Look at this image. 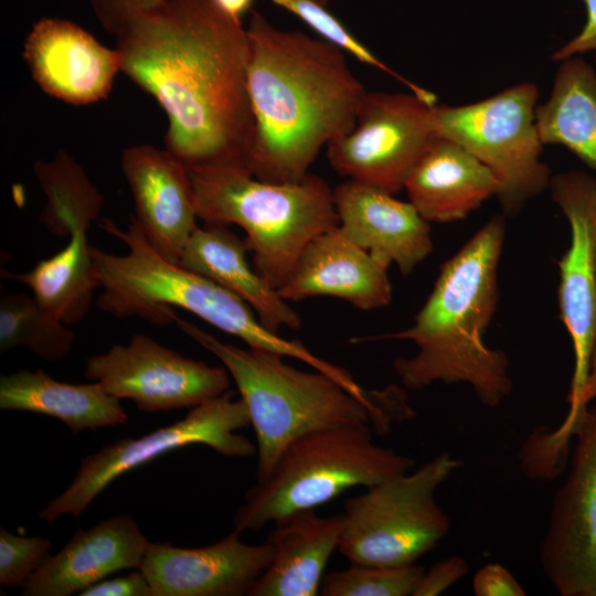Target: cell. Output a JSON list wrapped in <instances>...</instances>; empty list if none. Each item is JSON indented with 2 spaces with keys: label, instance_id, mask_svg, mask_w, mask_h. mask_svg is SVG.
Wrapping results in <instances>:
<instances>
[{
  "label": "cell",
  "instance_id": "1",
  "mask_svg": "<svg viewBox=\"0 0 596 596\" xmlns=\"http://www.w3.org/2000/svg\"><path fill=\"white\" fill-rule=\"evenodd\" d=\"M115 38L121 73L168 116L164 149L188 168L246 169L254 116L241 19L213 0H166Z\"/></svg>",
  "mask_w": 596,
  "mask_h": 596
},
{
  "label": "cell",
  "instance_id": "2",
  "mask_svg": "<svg viewBox=\"0 0 596 596\" xmlns=\"http://www.w3.org/2000/svg\"><path fill=\"white\" fill-rule=\"evenodd\" d=\"M246 30L254 116L246 169L263 181H300L321 148L354 127L366 91L328 41L280 30L257 11Z\"/></svg>",
  "mask_w": 596,
  "mask_h": 596
},
{
  "label": "cell",
  "instance_id": "3",
  "mask_svg": "<svg viewBox=\"0 0 596 596\" xmlns=\"http://www.w3.org/2000/svg\"><path fill=\"white\" fill-rule=\"evenodd\" d=\"M504 237L503 216L490 219L441 266L412 326L354 341L411 340L417 351L394 360L403 387L416 391L435 383H464L485 406H499L513 384L505 353L488 347L485 334L498 305Z\"/></svg>",
  "mask_w": 596,
  "mask_h": 596
},
{
  "label": "cell",
  "instance_id": "4",
  "mask_svg": "<svg viewBox=\"0 0 596 596\" xmlns=\"http://www.w3.org/2000/svg\"><path fill=\"white\" fill-rule=\"evenodd\" d=\"M100 227L127 247L126 254L115 255L91 246L95 276L103 289L96 301L100 310L116 318L138 317L166 326L175 321L173 308H182L249 348L299 360L342 386H352L354 379L345 369L316 355L298 340H287L266 328L244 300L224 287L162 257L135 216L126 228L107 217Z\"/></svg>",
  "mask_w": 596,
  "mask_h": 596
},
{
  "label": "cell",
  "instance_id": "5",
  "mask_svg": "<svg viewBox=\"0 0 596 596\" xmlns=\"http://www.w3.org/2000/svg\"><path fill=\"white\" fill-rule=\"evenodd\" d=\"M174 323L215 355L233 379L255 430L257 481L268 476L289 444L306 434L360 424L386 434L402 422L364 403L329 375L286 363L279 353L223 342L179 317Z\"/></svg>",
  "mask_w": 596,
  "mask_h": 596
},
{
  "label": "cell",
  "instance_id": "6",
  "mask_svg": "<svg viewBox=\"0 0 596 596\" xmlns=\"http://www.w3.org/2000/svg\"><path fill=\"white\" fill-rule=\"evenodd\" d=\"M189 173L198 219L243 228L255 270L276 290L306 245L339 224L333 190L319 175L268 182L237 166L195 167Z\"/></svg>",
  "mask_w": 596,
  "mask_h": 596
},
{
  "label": "cell",
  "instance_id": "7",
  "mask_svg": "<svg viewBox=\"0 0 596 596\" xmlns=\"http://www.w3.org/2000/svg\"><path fill=\"white\" fill-rule=\"evenodd\" d=\"M372 427L326 428L295 439L268 476L246 490L234 529L257 531L290 514L315 510L348 489L368 488L412 470L413 458L376 445Z\"/></svg>",
  "mask_w": 596,
  "mask_h": 596
},
{
  "label": "cell",
  "instance_id": "8",
  "mask_svg": "<svg viewBox=\"0 0 596 596\" xmlns=\"http://www.w3.org/2000/svg\"><path fill=\"white\" fill-rule=\"evenodd\" d=\"M460 466L459 459L441 453L415 470L348 499L338 551L350 563H416L450 530V520L437 503L436 492Z\"/></svg>",
  "mask_w": 596,
  "mask_h": 596
},
{
  "label": "cell",
  "instance_id": "9",
  "mask_svg": "<svg viewBox=\"0 0 596 596\" xmlns=\"http://www.w3.org/2000/svg\"><path fill=\"white\" fill-rule=\"evenodd\" d=\"M538 96L533 83H521L476 103L433 106L436 136L458 143L492 172L508 214L518 213L550 185L535 124Z\"/></svg>",
  "mask_w": 596,
  "mask_h": 596
},
{
  "label": "cell",
  "instance_id": "10",
  "mask_svg": "<svg viewBox=\"0 0 596 596\" xmlns=\"http://www.w3.org/2000/svg\"><path fill=\"white\" fill-rule=\"evenodd\" d=\"M249 425L245 403L227 391L192 407L180 421L138 438L116 440L87 455L73 481L38 517L49 524L63 515L79 517L116 478L184 446L205 445L227 457H251L256 446L238 433Z\"/></svg>",
  "mask_w": 596,
  "mask_h": 596
},
{
  "label": "cell",
  "instance_id": "11",
  "mask_svg": "<svg viewBox=\"0 0 596 596\" xmlns=\"http://www.w3.org/2000/svg\"><path fill=\"white\" fill-rule=\"evenodd\" d=\"M436 104L415 93L366 92L354 127L327 146L330 166L342 177L391 194L437 137Z\"/></svg>",
  "mask_w": 596,
  "mask_h": 596
},
{
  "label": "cell",
  "instance_id": "12",
  "mask_svg": "<svg viewBox=\"0 0 596 596\" xmlns=\"http://www.w3.org/2000/svg\"><path fill=\"white\" fill-rule=\"evenodd\" d=\"M85 376L146 413L192 408L223 395L231 385L224 366L187 358L143 333L87 358Z\"/></svg>",
  "mask_w": 596,
  "mask_h": 596
},
{
  "label": "cell",
  "instance_id": "13",
  "mask_svg": "<svg viewBox=\"0 0 596 596\" xmlns=\"http://www.w3.org/2000/svg\"><path fill=\"white\" fill-rule=\"evenodd\" d=\"M568 475L540 543L543 574L561 596H596V406L579 417Z\"/></svg>",
  "mask_w": 596,
  "mask_h": 596
},
{
  "label": "cell",
  "instance_id": "14",
  "mask_svg": "<svg viewBox=\"0 0 596 596\" xmlns=\"http://www.w3.org/2000/svg\"><path fill=\"white\" fill-rule=\"evenodd\" d=\"M549 187L571 232L570 245L558 260L557 290L560 316L574 353L571 405L585 385L596 338V178L574 170L551 178Z\"/></svg>",
  "mask_w": 596,
  "mask_h": 596
},
{
  "label": "cell",
  "instance_id": "15",
  "mask_svg": "<svg viewBox=\"0 0 596 596\" xmlns=\"http://www.w3.org/2000/svg\"><path fill=\"white\" fill-rule=\"evenodd\" d=\"M235 530L221 541L201 547H179L167 542L149 543L139 570L153 596L248 595L268 566L267 541L246 544Z\"/></svg>",
  "mask_w": 596,
  "mask_h": 596
},
{
  "label": "cell",
  "instance_id": "16",
  "mask_svg": "<svg viewBox=\"0 0 596 596\" xmlns=\"http://www.w3.org/2000/svg\"><path fill=\"white\" fill-rule=\"evenodd\" d=\"M23 57L43 92L73 105L106 98L121 72L116 47L108 49L78 24L57 18L41 19L32 26Z\"/></svg>",
  "mask_w": 596,
  "mask_h": 596
},
{
  "label": "cell",
  "instance_id": "17",
  "mask_svg": "<svg viewBox=\"0 0 596 596\" xmlns=\"http://www.w3.org/2000/svg\"><path fill=\"white\" fill-rule=\"evenodd\" d=\"M120 166L148 241L167 260L178 263L198 227L189 168L167 149L150 145L127 147Z\"/></svg>",
  "mask_w": 596,
  "mask_h": 596
},
{
  "label": "cell",
  "instance_id": "18",
  "mask_svg": "<svg viewBox=\"0 0 596 596\" xmlns=\"http://www.w3.org/2000/svg\"><path fill=\"white\" fill-rule=\"evenodd\" d=\"M389 267L355 244L338 224L306 245L277 291L287 301L331 296L360 310L379 309L392 299Z\"/></svg>",
  "mask_w": 596,
  "mask_h": 596
},
{
  "label": "cell",
  "instance_id": "19",
  "mask_svg": "<svg viewBox=\"0 0 596 596\" xmlns=\"http://www.w3.org/2000/svg\"><path fill=\"white\" fill-rule=\"evenodd\" d=\"M339 225L360 247L411 274L433 251L429 222L408 201L350 180L333 189Z\"/></svg>",
  "mask_w": 596,
  "mask_h": 596
},
{
  "label": "cell",
  "instance_id": "20",
  "mask_svg": "<svg viewBox=\"0 0 596 596\" xmlns=\"http://www.w3.org/2000/svg\"><path fill=\"white\" fill-rule=\"evenodd\" d=\"M149 541L130 514L103 520L74 532L53 556H47L22 587L24 596L79 594L109 574L139 568Z\"/></svg>",
  "mask_w": 596,
  "mask_h": 596
},
{
  "label": "cell",
  "instance_id": "21",
  "mask_svg": "<svg viewBox=\"0 0 596 596\" xmlns=\"http://www.w3.org/2000/svg\"><path fill=\"white\" fill-rule=\"evenodd\" d=\"M404 189L427 222L465 219L498 193L492 172L458 143L436 137L409 171Z\"/></svg>",
  "mask_w": 596,
  "mask_h": 596
},
{
  "label": "cell",
  "instance_id": "22",
  "mask_svg": "<svg viewBox=\"0 0 596 596\" xmlns=\"http://www.w3.org/2000/svg\"><path fill=\"white\" fill-rule=\"evenodd\" d=\"M273 524L266 539L270 562L248 596L317 595L326 565L339 546L342 513L320 517L315 510H306Z\"/></svg>",
  "mask_w": 596,
  "mask_h": 596
},
{
  "label": "cell",
  "instance_id": "23",
  "mask_svg": "<svg viewBox=\"0 0 596 596\" xmlns=\"http://www.w3.org/2000/svg\"><path fill=\"white\" fill-rule=\"evenodd\" d=\"M228 225L198 226L179 258L180 266L219 284L244 300L269 330L299 329L301 318L247 262L245 240Z\"/></svg>",
  "mask_w": 596,
  "mask_h": 596
},
{
  "label": "cell",
  "instance_id": "24",
  "mask_svg": "<svg viewBox=\"0 0 596 596\" xmlns=\"http://www.w3.org/2000/svg\"><path fill=\"white\" fill-rule=\"evenodd\" d=\"M120 400L98 382H61L43 370L22 369L0 379V408L54 417L73 434L126 423Z\"/></svg>",
  "mask_w": 596,
  "mask_h": 596
},
{
  "label": "cell",
  "instance_id": "25",
  "mask_svg": "<svg viewBox=\"0 0 596 596\" xmlns=\"http://www.w3.org/2000/svg\"><path fill=\"white\" fill-rule=\"evenodd\" d=\"M535 124L544 145L564 146L596 174V72L579 56L562 61Z\"/></svg>",
  "mask_w": 596,
  "mask_h": 596
},
{
  "label": "cell",
  "instance_id": "26",
  "mask_svg": "<svg viewBox=\"0 0 596 596\" xmlns=\"http://www.w3.org/2000/svg\"><path fill=\"white\" fill-rule=\"evenodd\" d=\"M91 246L67 242L61 251L38 262L30 270L3 272L2 275L28 286L43 307L73 326L86 317L94 291L99 288Z\"/></svg>",
  "mask_w": 596,
  "mask_h": 596
},
{
  "label": "cell",
  "instance_id": "27",
  "mask_svg": "<svg viewBox=\"0 0 596 596\" xmlns=\"http://www.w3.org/2000/svg\"><path fill=\"white\" fill-rule=\"evenodd\" d=\"M74 332L33 295L2 292L0 351L25 348L46 362H57L72 350Z\"/></svg>",
  "mask_w": 596,
  "mask_h": 596
},
{
  "label": "cell",
  "instance_id": "28",
  "mask_svg": "<svg viewBox=\"0 0 596 596\" xmlns=\"http://www.w3.org/2000/svg\"><path fill=\"white\" fill-rule=\"evenodd\" d=\"M425 572L421 565L398 566L350 563L323 575V596H413Z\"/></svg>",
  "mask_w": 596,
  "mask_h": 596
},
{
  "label": "cell",
  "instance_id": "29",
  "mask_svg": "<svg viewBox=\"0 0 596 596\" xmlns=\"http://www.w3.org/2000/svg\"><path fill=\"white\" fill-rule=\"evenodd\" d=\"M274 4L286 11L295 14L312 30H315L321 39L338 46L344 52L353 55L358 61L379 68L398 81L403 82L413 93L435 100L433 93L422 88L421 86L411 83L403 76L398 75L386 64L380 61L364 44H362L331 12L326 9V6L315 0H272Z\"/></svg>",
  "mask_w": 596,
  "mask_h": 596
},
{
  "label": "cell",
  "instance_id": "30",
  "mask_svg": "<svg viewBox=\"0 0 596 596\" xmlns=\"http://www.w3.org/2000/svg\"><path fill=\"white\" fill-rule=\"evenodd\" d=\"M52 543L40 535L24 536L0 530V585L23 587L49 556Z\"/></svg>",
  "mask_w": 596,
  "mask_h": 596
},
{
  "label": "cell",
  "instance_id": "31",
  "mask_svg": "<svg viewBox=\"0 0 596 596\" xmlns=\"http://www.w3.org/2000/svg\"><path fill=\"white\" fill-rule=\"evenodd\" d=\"M104 30L115 36L139 17L157 9L166 0H88Z\"/></svg>",
  "mask_w": 596,
  "mask_h": 596
},
{
  "label": "cell",
  "instance_id": "32",
  "mask_svg": "<svg viewBox=\"0 0 596 596\" xmlns=\"http://www.w3.org/2000/svg\"><path fill=\"white\" fill-rule=\"evenodd\" d=\"M469 572L468 562L454 555L425 571L413 596H436L455 585Z\"/></svg>",
  "mask_w": 596,
  "mask_h": 596
},
{
  "label": "cell",
  "instance_id": "33",
  "mask_svg": "<svg viewBox=\"0 0 596 596\" xmlns=\"http://www.w3.org/2000/svg\"><path fill=\"white\" fill-rule=\"evenodd\" d=\"M477 596H524L526 593L513 574L503 565L489 563L481 566L472 578Z\"/></svg>",
  "mask_w": 596,
  "mask_h": 596
},
{
  "label": "cell",
  "instance_id": "34",
  "mask_svg": "<svg viewBox=\"0 0 596 596\" xmlns=\"http://www.w3.org/2000/svg\"><path fill=\"white\" fill-rule=\"evenodd\" d=\"M596 397V338L594 341L588 374L585 385L577 400L568 405V411L563 422L554 429L550 430L551 438L560 445H570L579 417L588 407V403Z\"/></svg>",
  "mask_w": 596,
  "mask_h": 596
},
{
  "label": "cell",
  "instance_id": "35",
  "mask_svg": "<svg viewBox=\"0 0 596 596\" xmlns=\"http://www.w3.org/2000/svg\"><path fill=\"white\" fill-rule=\"evenodd\" d=\"M79 596H153L146 575L137 572L110 579H102L82 590Z\"/></svg>",
  "mask_w": 596,
  "mask_h": 596
},
{
  "label": "cell",
  "instance_id": "36",
  "mask_svg": "<svg viewBox=\"0 0 596 596\" xmlns=\"http://www.w3.org/2000/svg\"><path fill=\"white\" fill-rule=\"evenodd\" d=\"M586 8V21L581 32L561 46L553 60L564 61L579 54L594 52L596 54V0H583Z\"/></svg>",
  "mask_w": 596,
  "mask_h": 596
},
{
  "label": "cell",
  "instance_id": "37",
  "mask_svg": "<svg viewBox=\"0 0 596 596\" xmlns=\"http://www.w3.org/2000/svg\"><path fill=\"white\" fill-rule=\"evenodd\" d=\"M226 13L241 19L252 9L254 0H213Z\"/></svg>",
  "mask_w": 596,
  "mask_h": 596
},
{
  "label": "cell",
  "instance_id": "38",
  "mask_svg": "<svg viewBox=\"0 0 596 596\" xmlns=\"http://www.w3.org/2000/svg\"><path fill=\"white\" fill-rule=\"evenodd\" d=\"M315 1H317V2H319L321 4H323V6H326L329 2V0H315Z\"/></svg>",
  "mask_w": 596,
  "mask_h": 596
}]
</instances>
